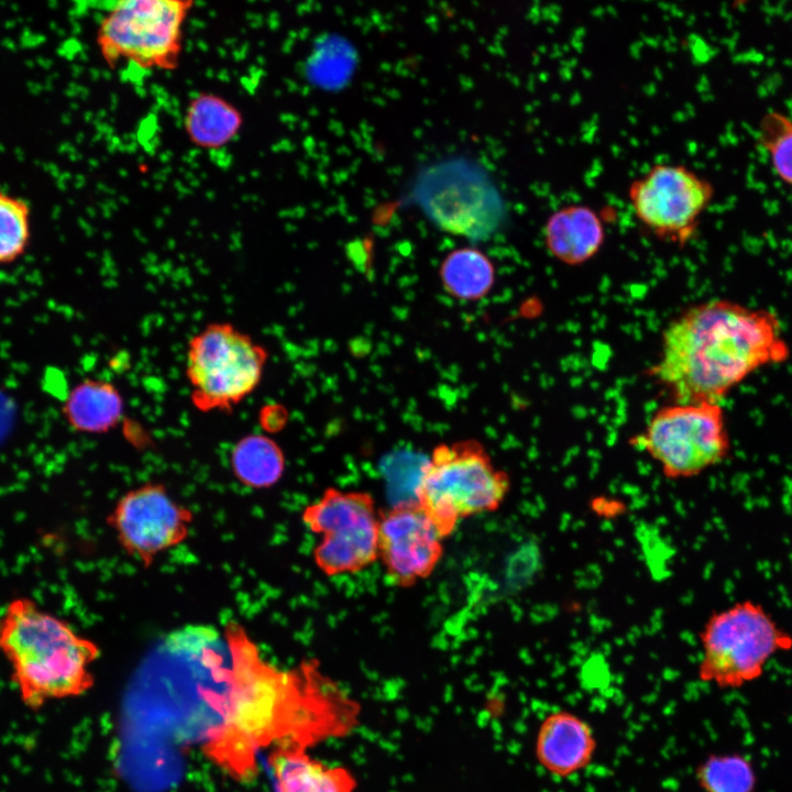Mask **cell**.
Wrapping results in <instances>:
<instances>
[{"label": "cell", "instance_id": "obj_1", "mask_svg": "<svg viewBox=\"0 0 792 792\" xmlns=\"http://www.w3.org/2000/svg\"><path fill=\"white\" fill-rule=\"evenodd\" d=\"M231 664L221 721L204 750L238 780L256 773V752L267 747L307 749L354 729L360 705L318 669L301 662L280 670L265 661L243 626L226 625Z\"/></svg>", "mask_w": 792, "mask_h": 792}, {"label": "cell", "instance_id": "obj_2", "mask_svg": "<svg viewBox=\"0 0 792 792\" xmlns=\"http://www.w3.org/2000/svg\"><path fill=\"white\" fill-rule=\"evenodd\" d=\"M789 354L773 312L711 299L668 323L649 374L674 403H719L751 373Z\"/></svg>", "mask_w": 792, "mask_h": 792}, {"label": "cell", "instance_id": "obj_3", "mask_svg": "<svg viewBox=\"0 0 792 792\" xmlns=\"http://www.w3.org/2000/svg\"><path fill=\"white\" fill-rule=\"evenodd\" d=\"M0 653L22 702L38 710L52 700L79 696L95 684L99 646L29 597L11 600L0 616Z\"/></svg>", "mask_w": 792, "mask_h": 792}, {"label": "cell", "instance_id": "obj_4", "mask_svg": "<svg viewBox=\"0 0 792 792\" xmlns=\"http://www.w3.org/2000/svg\"><path fill=\"white\" fill-rule=\"evenodd\" d=\"M509 474L495 466L475 439L439 443L421 468L416 501L444 539L466 518L497 510L510 491Z\"/></svg>", "mask_w": 792, "mask_h": 792}, {"label": "cell", "instance_id": "obj_5", "mask_svg": "<svg viewBox=\"0 0 792 792\" xmlns=\"http://www.w3.org/2000/svg\"><path fill=\"white\" fill-rule=\"evenodd\" d=\"M700 644L698 679L734 690L759 680L776 656L792 650V635L762 604L743 600L708 616Z\"/></svg>", "mask_w": 792, "mask_h": 792}, {"label": "cell", "instance_id": "obj_6", "mask_svg": "<svg viewBox=\"0 0 792 792\" xmlns=\"http://www.w3.org/2000/svg\"><path fill=\"white\" fill-rule=\"evenodd\" d=\"M268 351L230 322H212L187 346L185 374L193 406L231 411L260 385Z\"/></svg>", "mask_w": 792, "mask_h": 792}, {"label": "cell", "instance_id": "obj_7", "mask_svg": "<svg viewBox=\"0 0 792 792\" xmlns=\"http://www.w3.org/2000/svg\"><path fill=\"white\" fill-rule=\"evenodd\" d=\"M195 0H116L99 22L96 40L110 67L173 70L184 50V28Z\"/></svg>", "mask_w": 792, "mask_h": 792}, {"label": "cell", "instance_id": "obj_8", "mask_svg": "<svg viewBox=\"0 0 792 792\" xmlns=\"http://www.w3.org/2000/svg\"><path fill=\"white\" fill-rule=\"evenodd\" d=\"M635 444L670 480L689 479L722 462L730 440L719 403H674L659 408Z\"/></svg>", "mask_w": 792, "mask_h": 792}, {"label": "cell", "instance_id": "obj_9", "mask_svg": "<svg viewBox=\"0 0 792 792\" xmlns=\"http://www.w3.org/2000/svg\"><path fill=\"white\" fill-rule=\"evenodd\" d=\"M411 195L435 226L452 234L483 240L499 223L497 193L484 170L464 157L441 160L422 168Z\"/></svg>", "mask_w": 792, "mask_h": 792}, {"label": "cell", "instance_id": "obj_10", "mask_svg": "<svg viewBox=\"0 0 792 792\" xmlns=\"http://www.w3.org/2000/svg\"><path fill=\"white\" fill-rule=\"evenodd\" d=\"M301 521L320 536L312 560L324 575L359 573L378 560L380 510L370 493L328 487L304 508Z\"/></svg>", "mask_w": 792, "mask_h": 792}, {"label": "cell", "instance_id": "obj_11", "mask_svg": "<svg viewBox=\"0 0 792 792\" xmlns=\"http://www.w3.org/2000/svg\"><path fill=\"white\" fill-rule=\"evenodd\" d=\"M627 196L646 230L663 242L683 246L694 237L714 187L685 165L659 163L629 184Z\"/></svg>", "mask_w": 792, "mask_h": 792}, {"label": "cell", "instance_id": "obj_12", "mask_svg": "<svg viewBox=\"0 0 792 792\" xmlns=\"http://www.w3.org/2000/svg\"><path fill=\"white\" fill-rule=\"evenodd\" d=\"M193 520V512L177 503L158 482L125 492L107 517L121 548L144 568H150L158 554L182 543Z\"/></svg>", "mask_w": 792, "mask_h": 792}, {"label": "cell", "instance_id": "obj_13", "mask_svg": "<svg viewBox=\"0 0 792 792\" xmlns=\"http://www.w3.org/2000/svg\"><path fill=\"white\" fill-rule=\"evenodd\" d=\"M444 540L416 499L380 510L378 560L396 587H411L430 576L443 557Z\"/></svg>", "mask_w": 792, "mask_h": 792}, {"label": "cell", "instance_id": "obj_14", "mask_svg": "<svg viewBox=\"0 0 792 792\" xmlns=\"http://www.w3.org/2000/svg\"><path fill=\"white\" fill-rule=\"evenodd\" d=\"M597 740L591 724L568 710H556L538 726L534 752L538 765L556 779H569L591 766Z\"/></svg>", "mask_w": 792, "mask_h": 792}, {"label": "cell", "instance_id": "obj_15", "mask_svg": "<svg viewBox=\"0 0 792 792\" xmlns=\"http://www.w3.org/2000/svg\"><path fill=\"white\" fill-rule=\"evenodd\" d=\"M543 241L559 262L579 266L595 257L606 239L598 213L585 205H569L553 211L544 222Z\"/></svg>", "mask_w": 792, "mask_h": 792}, {"label": "cell", "instance_id": "obj_16", "mask_svg": "<svg viewBox=\"0 0 792 792\" xmlns=\"http://www.w3.org/2000/svg\"><path fill=\"white\" fill-rule=\"evenodd\" d=\"M268 766L275 792H354L356 788L345 767L312 758L302 748L273 749Z\"/></svg>", "mask_w": 792, "mask_h": 792}, {"label": "cell", "instance_id": "obj_17", "mask_svg": "<svg viewBox=\"0 0 792 792\" xmlns=\"http://www.w3.org/2000/svg\"><path fill=\"white\" fill-rule=\"evenodd\" d=\"M124 400L118 387L106 380L85 378L64 399L62 414L74 431L101 435L122 419Z\"/></svg>", "mask_w": 792, "mask_h": 792}, {"label": "cell", "instance_id": "obj_18", "mask_svg": "<svg viewBox=\"0 0 792 792\" xmlns=\"http://www.w3.org/2000/svg\"><path fill=\"white\" fill-rule=\"evenodd\" d=\"M244 124L243 113L227 98L209 91L191 97L185 108L183 125L193 145L213 151L233 141Z\"/></svg>", "mask_w": 792, "mask_h": 792}, {"label": "cell", "instance_id": "obj_19", "mask_svg": "<svg viewBox=\"0 0 792 792\" xmlns=\"http://www.w3.org/2000/svg\"><path fill=\"white\" fill-rule=\"evenodd\" d=\"M283 449L272 438L249 433L239 439L230 452L234 477L251 488H268L278 483L285 471Z\"/></svg>", "mask_w": 792, "mask_h": 792}, {"label": "cell", "instance_id": "obj_20", "mask_svg": "<svg viewBox=\"0 0 792 792\" xmlns=\"http://www.w3.org/2000/svg\"><path fill=\"white\" fill-rule=\"evenodd\" d=\"M444 290L462 301H476L492 290L495 267L490 257L475 248H461L449 253L440 266Z\"/></svg>", "mask_w": 792, "mask_h": 792}, {"label": "cell", "instance_id": "obj_21", "mask_svg": "<svg viewBox=\"0 0 792 792\" xmlns=\"http://www.w3.org/2000/svg\"><path fill=\"white\" fill-rule=\"evenodd\" d=\"M32 240V209L22 197L0 187V266L25 255Z\"/></svg>", "mask_w": 792, "mask_h": 792}, {"label": "cell", "instance_id": "obj_22", "mask_svg": "<svg viewBox=\"0 0 792 792\" xmlns=\"http://www.w3.org/2000/svg\"><path fill=\"white\" fill-rule=\"evenodd\" d=\"M704 792H752L756 774L750 761L738 754L712 755L695 772Z\"/></svg>", "mask_w": 792, "mask_h": 792}, {"label": "cell", "instance_id": "obj_23", "mask_svg": "<svg viewBox=\"0 0 792 792\" xmlns=\"http://www.w3.org/2000/svg\"><path fill=\"white\" fill-rule=\"evenodd\" d=\"M758 140L779 178L792 185V120L777 111L768 112L759 123Z\"/></svg>", "mask_w": 792, "mask_h": 792}, {"label": "cell", "instance_id": "obj_24", "mask_svg": "<svg viewBox=\"0 0 792 792\" xmlns=\"http://www.w3.org/2000/svg\"><path fill=\"white\" fill-rule=\"evenodd\" d=\"M263 428L276 430L286 424L287 413L282 406H271L264 409Z\"/></svg>", "mask_w": 792, "mask_h": 792}, {"label": "cell", "instance_id": "obj_25", "mask_svg": "<svg viewBox=\"0 0 792 792\" xmlns=\"http://www.w3.org/2000/svg\"><path fill=\"white\" fill-rule=\"evenodd\" d=\"M747 1L748 0H735V2H737L739 6L745 4Z\"/></svg>", "mask_w": 792, "mask_h": 792}]
</instances>
